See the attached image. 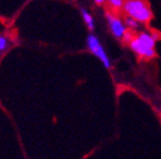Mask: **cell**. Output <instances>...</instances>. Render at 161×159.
<instances>
[{
	"instance_id": "obj_8",
	"label": "cell",
	"mask_w": 161,
	"mask_h": 159,
	"mask_svg": "<svg viewBox=\"0 0 161 159\" xmlns=\"http://www.w3.org/2000/svg\"><path fill=\"white\" fill-rule=\"evenodd\" d=\"M8 47H9V42H8L7 38L3 37V35H0V52L6 51L8 49Z\"/></svg>"
},
{
	"instance_id": "obj_5",
	"label": "cell",
	"mask_w": 161,
	"mask_h": 159,
	"mask_svg": "<svg viewBox=\"0 0 161 159\" xmlns=\"http://www.w3.org/2000/svg\"><path fill=\"white\" fill-rule=\"evenodd\" d=\"M81 16H82V19H84L87 28L90 31H93L95 28V22H94L93 16L90 15V13L85 8H81Z\"/></svg>"
},
{
	"instance_id": "obj_1",
	"label": "cell",
	"mask_w": 161,
	"mask_h": 159,
	"mask_svg": "<svg viewBox=\"0 0 161 159\" xmlns=\"http://www.w3.org/2000/svg\"><path fill=\"white\" fill-rule=\"evenodd\" d=\"M155 39L157 37L147 32H141L129 42L130 49L140 58L152 59L155 56Z\"/></svg>"
},
{
	"instance_id": "obj_3",
	"label": "cell",
	"mask_w": 161,
	"mask_h": 159,
	"mask_svg": "<svg viewBox=\"0 0 161 159\" xmlns=\"http://www.w3.org/2000/svg\"><path fill=\"white\" fill-rule=\"evenodd\" d=\"M86 43H87L88 50H89L95 57H97V58L99 59V61L103 64V66L105 68H111V66H112L111 59H110V57L108 56V54H106L105 49H104V47H103L102 42L99 41L98 38H97L95 34H89V35L87 37Z\"/></svg>"
},
{
	"instance_id": "obj_9",
	"label": "cell",
	"mask_w": 161,
	"mask_h": 159,
	"mask_svg": "<svg viewBox=\"0 0 161 159\" xmlns=\"http://www.w3.org/2000/svg\"><path fill=\"white\" fill-rule=\"evenodd\" d=\"M95 1V3L96 5H98V6H102V5H104V3H105L106 0H94Z\"/></svg>"
},
{
	"instance_id": "obj_2",
	"label": "cell",
	"mask_w": 161,
	"mask_h": 159,
	"mask_svg": "<svg viewBox=\"0 0 161 159\" xmlns=\"http://www.w3.org/2000/svg\"><path fill=\"white\" fill-rule=\"evenodd\" d=\"M124 12L137 22L146 24L152 19V10L145 0H126L122 7Z\"/></svg>"
},
{
	"instance_id": "obj_6",
	"label": "cell",
	"mask_w": 161,
	"mask_h": 159,
	"mask_svg": "<svg viewBox=\"0 0 161 159\" xmlns=\"http://www.w3.org/2000/svg\"><path fill=\"white\" fill-rule=\"evenodd\" d=\"M125 24L127 26V28H131V30H136L140 26V22H137L135 18L130 17V16H127L125 18Z\"/></svg>"
},
{
	"instance_id": "obj_4",
	"label": "cell",
	"mask_w": 161,
	"mask_h": 159,
	"mask_svg": "<svg viewBox=\"0 0 161 159\" xmlns=\"http://www.w3.org/2000/svg\"><path fill=\"white\" fill-rule=\"evenodd\" d=\"M106 21H108V28L111 31L112 35L115 39H124L125 34L127 33V26L125 24V22H122L119 17L110 13L106 14Z\"/></svg>"
},
{
	"instance_id": "obj_7",
	"label": "cell",
	"mask_w": 161,
	"mask_h": 159,
	"mask_svg": "<svg viewBox=\"0 0 161 159\" xmlns=\"http://www.w3.org/2000/svg\"><path fill=\"white\" fill-rule=\"evenodd\" d=\"M108 5L113 8V9L119 10V9H121V8L124 7L125 1H124V0H108Z\"/></svg>"
}]
</instances>
